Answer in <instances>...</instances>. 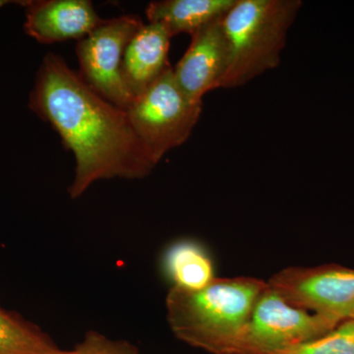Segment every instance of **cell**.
<instances>
[{
  "instance_id": "cell-12",
  "label": "cell",
  "mask_w": 354,
  "mask_h": 354,
  "mask_svg": "<svg viewBox=\"0 0 354 354\" xmlns=\"http://www.w3.org/2000/svg\"><path fill=\"white\" fill-rule=\"evenodd\" d=\"M162 267L172 286L181 290H202L215 279L211 258L199 243L190 239L171 244L165 251Z\"/></svg>"
},
{
  "instance_id": "cell-10",
  "label": "cell",
  "mask_w": 354,
  "mask_h": 354,
  "mask_svg": "<svg viewBox=\"0 0 354 354\" xmlns=\"http://www.w3.org/2000/svg\"><path fill=\"white\" fill-rule=\"evenodd\" d=\"M171 36L157 23L143 24L128 43L123 55V80L133 97L153 85L167 69Z\"/></svg>"
},
{
  "instance_id": "cell-13",
  "label": "cell",
  "mask_w": 354,
  "mask_h": 354,
  "mask_svg": "<svg viewBox=\"0 0 354 354\" xmlns=\"http://www.w3.org/2000/svg\"><path fill=\"white\" fill-rule=\"evenodd\" d=\"M62 348L38 328L0 308V354H59Z\"/></svg>"
},
{
  "instance_id": "cell-9",
  "label": "cell",
  "mask_w": 354,
  "mask_h": 354,
  "mask_svg": "<svg viewBox=\"0 0 354 354\" xmlns=\"http://www.w3.org/2000/svg\"><path fill=\"white\" fill-rule=\"evenodd\" d=\"M88 0L30 1L25 31L41 44L82 39L104 22Z\"/></svg>"
},
{
  "instance_id": "cell-7",
  "label": "cell",
  "mask_w": 354,
  "mask_h": 354,
  "mask_svg": "<svg viewBox=\"0 0 354 354\" xmlns=\"http://www.w3.org/2000/svg\"><path fill=\"white\" fill-rule=\"evenodd\" d=\"M267 283L291 306L341 322L344 312L354 304V270L342 266L286 268Z\"/></svg>"
},
{
  "instance_id": "cell-4",
  "label": "cell",
  "mask_w": 354,
  "mask_h": 354,
  "mask_svg": "<svg viewBox=\"0 0 354 354\" xmlns=\"http://www.w3.org/2000/svg\"><path fill=\"white\" fill-rule=\"evenodd\" d=\"M203 102L190 99L172 67L135 97L127 113L133 129L157 165L172 149L189 139L201 116Z\"/></svg>"
},
{
  "instance_id": "cell-1",
  "label": "cell",
  "mask_w": 354,
  "mask_h": 354,
  "mask_svg": "<svg viewBox=\"0 0 354 354\" xmlns=\"http://www.w3.org/2000/svg\"><path fill=\"white\" fill-rule=\"evenodd\" d=\"M30 109L50 123L74 153L69 196H82L104 179H142L155 169L127 113L97 94L64 58H44L30 95Z\"/></svg>"
},
{
  "instance_id": "cell-2",
  "label": "cell",
  "mask_w": 354,
  "mask_h": 354,
  "mask_svg": "<svg viewBox=\"0 0 354 354\" xmlns=\"http://www.w3.org/2000/svg\"><path fill=\"white\" fill-rule=\"evenodd\" d=\"M262 279H214L206 288L185 290L171 286L165 297L172 334L188 346L211 354H235L258 297Z\"/></svg>"
},
{
  "instance_id": "cell-11",
  "label": "cell",
  "mask_w": 354,
  "mask_h": 354,
  "mask_svg": "<svg viewBox=\"0 0 354 354\" xmlns=\"http://www.w3.org/2000/svg\"><path fill=\"white\" fill-rule=\"evenodd\" d=\"M236 0H162L149 3L147 18L169 32L171 38L178 34L191 37L203 28L225 17Z\"/></svg>"
},
{
  "instance_id": "cell-6",
  "label": "cell",
  "mask_w": 354,
  "mask_h": 354,
  "mask_svg": "<svg viewBox=\"0 0 354 354\" xmlns=\"http://www.w3.org/2000/svg\"><path fill=\"white\" fill-rule=\"evenodd\" d=\"M143 24L135 15L104 20L76 46L79 75L97 94L125 111L134 97L123 80V55L130 39Z\"/></svg>"
},
{
  "instance_id": "cell-5",
  "label": "cell",
  "mask_w": 354,
  "mask_h": 354,
  "mask_svg": "<svg viewBox=\"0 0 354 354\" xmlns=\"http://www.w3.org/2000/svg\"><path fill=\"white\" fill-rule=\"evenodd\" d=\"M341 321L310 314L285 301L268 286L254 305L235 354H279L334 330Z\"/></svg>"
},
{
  "instance_id": "cell-15",
  "label": "cell",
  "mask_w": 354,
  "mask_h": 354,
  "mask_svg": "<svg viewBox=\"0 0 354 354\" xmlns=\"http://www.w3.org/2000/svg\"><path fill=\"white\" fill-rule=\"evenodd\" d=\"M59 354H140L132 342L114 339L97 330H88L71 349H62Z\"/></svg>"
},
{
  "instance_id": "cell-8",
  "label": "cell",
  "mask_w": 354,
  "mask_h": 354,
  "mask_svg": "<svg viewBox=\"0 0 354 354\" xmlns=\"http://www.w3.org/2000/svg\"><path fill=\"white\" fill-rule=\"evenodd\" d=\"M221 19L191 38L189 48L176 67L174 78L190 99L202 102L207 93L221 88L228 65V48Z\"/></svg>"
},
{
  "instance_id": "cell-14",
  "label": "cell",
  "mask_w": 354,
  "mask_h": 354,
  "mask_svg": "<svg viewBox=\"0 0 354 354\" xmlns=\"http://www.w3.org/2000/svg\"><path fill=\"white\" fill-rule=\"evenodd\" d=\"M279 354H354V319L342 321L328 334Z\"/></svg>"
},
{
  "instance_id": "cell-3",
  "label": "cell",
  "mask_w": 354,
  "mask_h": 354,
  "mask_svg": "<svg viewBox=\"0 0 354 354\" xmlns=\"http://www.w3.org/2000/svg\"><path fill=\"white\" fill-rule=\"evenodd\" d=\"M301 0H236L221 20L228 65L221 88H236L277 68Z\"/></svg>"
},
{
  "instance_id": "cell-16",
  "label": "cell",
  "mask_w": 354,
  "mask_h": 354,
  "mask_svg": "<svg viewBox=\"0 0 354 354\" xmlns=\"http://www.w3.org/2000/svg\"><path fill=\"white\" fill-rule=\"evenodd\" d=\"M348 319H354V304L351 305L342 314V320H348Z\"/></svg>"
}]
</instances>
